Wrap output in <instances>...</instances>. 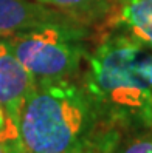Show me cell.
Here are the masks:
<instances>
[{
    "instance_id": "6da1fadb",
    "label": "cell",
    "mask_w": 152,
    "mask_h": 153,
    "mask_svg": "<svg viewBox=\"0 0 152 153\" xmlns=\"http://www.w3.org/2000/svg\"><path fill=\"white\" fill-rule=\"evenodd\" d=\"M87 116L84 93L67 79L36 80L17 119L23 153H70Z\"/></svg>"
},
{
    "instance_id": "7a4b0ae2",
    "label": "cell",
    "mask_w": 152,
    "mask_h": 153,
    "mask_svg": "<svg viewBox=\"0 0 152 153\" xmlns=\"http://www.w3.org/2000/svg\"><path fill=\"white\" fill-rule=\"evenodd\" d=\"M87 90L93 97L121 110L152 105V53L127 36L106 39L88 57Z\"/></svg>"
},
{
    "instance_id": "3957f363",
    "label": "cell",
    "mask_w": 152,
    "mask_h": 153,
    "mask_svg": "<svg viewBox=\"0 0 152 153\" xmlns=\"http://www.w3.org/2000/svg\"><path fill=\"white\" fill-rule=\"evenodd\" d=\"M2 39L36 80L67 79L84 54L78 36L67 23H50Z\"/></svg>"
},
{
    "instance_id": "277c9868",
    "label": "cell",
    "mask_w": 152,
    "mask_h": 153,
    "mask_svg": "<svg viewBox=\"0 0 152 153\" xmlns=\"http://www.w3.org/2000/svg\"><path fill=\"white\" fill-rule=\"evenodd\" d=\"M34 84L36 79L20 64L10 45L0 37V108L16 134L20 108Z\"/></svg>"
},
{
    "instance_id": "5b68a950",
    "label": "cell",
    "mask_w": 152,
    "mask_h": 153,
    "mask_svg": "<svg viewBox=\"0 0 152 153\" xmlns=\"http://www.w3.org/2000/svg\"><path fill=\"white\" fill-rule=\"evenodd\" d=\"M62 16L37 0H0V37H10L50 23H64Z\"/></svg>"
},
{
    "instance_id": "8992f818",
    "label": "cell",
    "mask_w": 152,
    "mask_h": 153,
    "mask_svg": "<svg viewBox=\"0 0 152 153\" xmlns=\"http://www.w3.org/2000/svg\"><path fill=\"white\" fill-rule=\"evenodd\" d=\"M110 23L123 25L130 37L152 48V0H121Z\"/></svg>"
},
{
    "instance_id": "52a82bcc",
    "label": "cell",
    "mask_w": 152,
    "mask_h": 153,
    "mask_svg": "<svg viewBox=\"0 0 152 153\" xmlns=\"http://www.w3.org/2000/svg\"><path fill=\"white\" fill-rule=\"evenodd\" d=\"M37 2L62 13L68 19L76 20L95 19L96 16L106 14L110 8H115V0H37Z\"/></svg>"
},
{
    "instance_id": "ba28073f",
    "label": "cell",
    "mask_w": 152,
    "mask_h": 153,
    "mask_svg": "<svg viewBox=\"0 0 152 153\" xmlns=\"http://www.w3.org/2000/svg\"><path fill=\"white\" fill-rule=\"evenodd\" d=\"M123 153H152V139H138L124 149Z\"/></svg>"
},
{
    "instance_id": "9c48e42d",
    "label": "cell",
    "mask_w": 152,
    "mask_h": 153,
    "mask_svg": "<svg viewBox=\"0 0 152 153\" xmlns=\"http://www.w3.org/2000/svg\"><path fill=\"white\" fill-rule=\"evenodd\" d=\"M0 136H2L5 141H17V134L10 128V125H8L6 122V118L5 114L2 111V108H0Z\"/></svg>"
},
{
    "instance_id": "30bf717a",
    "label": "cell",
    "mask_w": 152,
    "mask_h": 153,
    "mask_svg": "<svg viewBox=\"0 0 152 153\" xmlns=\"http://www.w3.org/2000/svg\"><path fill=\"white\" fill-rule=\"evenodd\" d=\"M0 153H8V149H6V141L0 136Z\"/></svg>"
},
{
    "instance_id": "8fae6325",
    "label": "cell",
    "mask_w": 152,
    "mask_h": 153,
    "mask_svg": "<svg viewBox=\"0 0 152 153\" xmlns=\"http://www.w3.org/2000/svg\"><path fill=\"white\" fill-rule=\"evenodd\" d=\"M149 113H151V116H152V105H151V111H149Z\"/></svg>"
}]
</instances>
